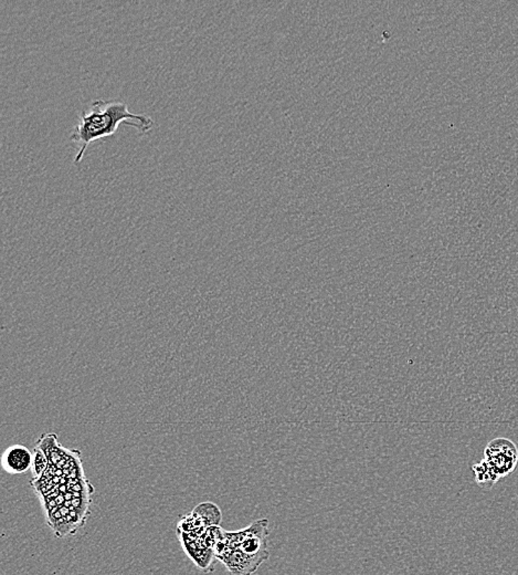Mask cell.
Masks as SVG:
<instances>
[{"label": "cell", "instance_id": "obj_1", "mask_svg": "<svg viewBox=\"0 0 518 575\" xmlns=\"http://www.w3.org/2000/svg\"><path fill=\"white\" fill-rule=\"evenodd\" d=\"M121 124L130 125L142 134L154 128V120L145 114H135L128 110L126 103L120 101H94L90 110H84L70 136L78 146L74 164L82 162L86 149L96 141L103 140L118 132Z\"/></svg>", "mask_w": 518, "mask_h": 575}, {"label": "cell", "instance_id": "obj_2", "mask_svg": "<svg viewBox=\"0 0 518 575\" xmlns=\"http://www.w3.org/2000/svg\"><path fill=\"white\" fill-rule=\"evenodd\" d=\"M268 536L269 521L268 519H260L239 531H225V541L228 549H239L248 556L267 561L270 556Z\"/></svg>", "mask_w": 518, "mask_h": 575}, {"label": "cell", "instance_id": "obj_3", "mask_svg": "<svg viewBox=\"0 0 518 575\" xmlns=\"http://www.w3.org/2000/svg\"><path fill=\"white\" fill-rule=\"evenodd\" d=\"M518 451L515 444L507 439H495L489 441L481 463L489 471L494 485L499 478L513 473L517 465Z\"/></svg>", "mask_w": 518, "mask_h": 575}, {"label": "cell", "instance_id": "obj_4", "mask_svg": "<svg viewBox=\"0 0 518 575\" xmlns=\"http://www.w3.org/2000/svg\"><path fill=\"white\" fill-rule=\"evenodd\" d=\"M32 451L26 446L13 445L4 451L1 466L10 475H20L31 470Z\"/></svg>", "mask_w": 518, "mask_h": 575}, {"label": "cell", "instance_id": "obj_5", "mask_svg": "<svg viewBox=\"0 0 518 575\" xmlns=\"http://www.w3.org/2000/svg\"><path fill=\"white\" fill-rule=\"evenodd\" d=\"M189 516H191L193 529H195L193 534L198 538H201L205 534V530L209 526H220L221 519H223L220 509L211 502L199 504Z\"/></svg>", "mask_w": 518, "mask_h": 575}, {"label": "cell", "instance_id": "obj_6", "mask_svg": "<svg viewBox=\"0 0 518 575\" xmlns=\"http://www.w3.org/2000/svg\"><path fill=\"white\" fill-rule=\"evenodd\" d=\"M37 447L46 454L51 465L56 466L60 469L66 453H68V449L59 443L56 434H44L37 441Z\"/></svg>", "mask_w": 518, "mask_h": 575}, {"label": "cell", "instance_id": "obj_7", "mask_svg": "<svg viewBox=\"0 0 518 575\" xmlns=\"http://www.w3.org/2000/svg\"><path fill=\"white\" fill-rule=\"evenodd\" d=\"M64 476L68 479H78V478H86L83 467H82L81 451L76 449H68L66 458L61 467Z\"/></svg>", "mask_w": 518, "mask_h": 575}, {"label": "cell", "instance_id": "obj_8", "mask_svg": "<svg viewBox=\"0 0 518 575\" xmlns=\"http://www.w3.org/2000/svg\"><path fill=\"white\" fill-rule=\"evenodd\" d=\"M48 466H49V460H48L47 456L36 446L32 451L31 474L34 479L41 477L44 471L47 470Z\"/></svg>", "mask_w": 518, "mask_h": 575}, {"label": "cell", "instance_id": "obj_9", "mask_svg": "<svg viewBox=\"0 0 518 575\" xmlns=\"http://www.w3.org/2000/svg\"><path fill=\"white\" fill-rule=\"evenodd\" d=\"M91 496H78L73 497L71 500V508L78 514L82 522H86V518L90 514Z\"/></svg>", "mask_w": 518, "mask_h": 575}]
</instances>
